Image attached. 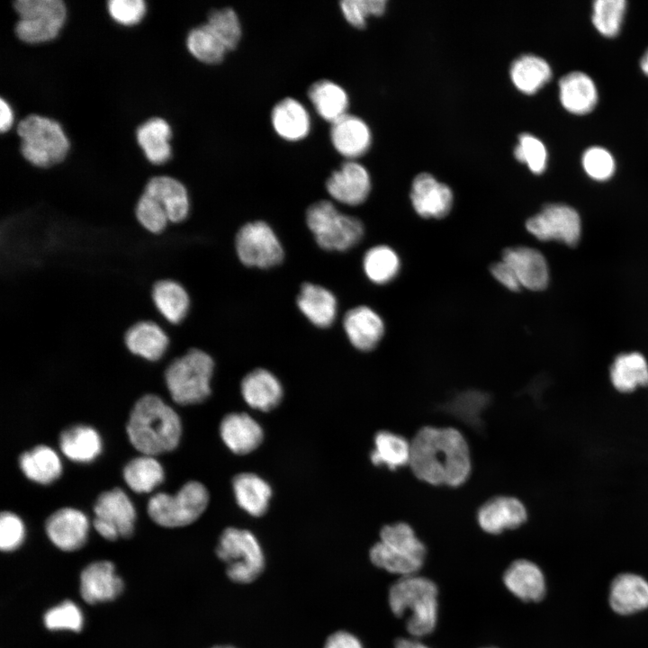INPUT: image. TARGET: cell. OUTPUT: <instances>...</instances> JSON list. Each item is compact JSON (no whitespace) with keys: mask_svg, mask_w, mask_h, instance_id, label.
<instances>
[{"mask_svg":"<svg viewBox=\"0 0 648 648\" xmlns=\"http://www.w3.org/2000/svg\"><path fill=\"white\" fill-rule=\"evenodd\" d=\"M152 304L162 320L161 324L177 326L188 317L192 298L180 282L166 278L155 282L150 290Z\"/></svg>","mask_w":648,"mask_h":648,"instance_id":"2e32d148","label":"cell"},{"mask_svg":"<svg viewBox=\"0 0 648 648\" xmlns=\"http://www.w3.org/2000/svg\"><path fill=\"white\" fill-rule=\"evenodd\" d=\"M134 216L139 225L154 236L163 234L170 225L162 205L154 197L144 192L136 202Z\"/></svg>","mask_w":648,"mask_h":648,"instance_id":"ee69618b","label":"cell"},{"mask_svg":"<svg viewBox=\"0 0 648 648\" xmlns=\"http://www.w3.org/2000/svg\"><path fill=\"white\" fill-rule=\"evenodd\" d=\"M45 530L50 540L58 548L71 552L86 544L89 522L82 511L73 508H62L47 518Z\"/></svg>","mask_w":648,"mask_h":648,"instance_id":"9a60e30c","label":"cell"},{"mask_svg":"<svg viewBox=\"0 0 648 648\" xmlns=\"http://www.w3.org/2000/svg\"><path fill=\"white\" fill-rule=\"evenodd\" d=\"M123 344L132 356L147 363H158L169 350L170 337L160 323L143 320L126 329Z\"/></svg>","mask_w":648,"mask_h":648,"instance_id":"4fadbf2b","label":"cell"},{"mask_svg":"<svg viewBox=\"0 0 648 648\" xmlns=\"http://www.w3.org/2000/svg\"><path fill=\"white\" fill-rule=\"evenodd\" d=\"M213 371L214 362L207 352L199 347H189L168 362L164 379L176 403L197 404L211 394Z\"/></svg>","mask_w":648,"mask_h":648,"instance_id":"277c9868","label":"cell"},{"mask_svg":"<svg viewBox=\"0 0 648 648\" xmlns=\"http://www.w3.org/2000/svg\"><path fill=\"white\" fill-rule=\"evenodd\" d=\"M558 86L561 104L571 113H589L598 103L596 85L584 72L572 71L564 75Z\"/></svg>","mask_w":648,"mask_h":648,"instance_id":"f546056e","label":"cell"},{"mask_svg":"<svg viewBox=\"0 0 648 648\" xmlns=\"http://www.w3.org/2000/svg\"><path fill=\"white\" fill-rule=\"evenodd\" d=\"M506 588L525 602L540 601L545 595L546 583L542 570L533 562H513L503 574Z\"/></svg>","mask_w":648,"mask_h":648,"instance_id":"83f0119b","label":"cell"},{"mask_svg":"<svg viewBox=\"0 0 648 648\" xmlns=\"http://www.w3.org/2000/svg\"><path fill=\"white\" fill-rule=\"evenodd\" d=\"M25 535L22 519L10 511L0 516V548L4 552L14 551L23 542Z\"/></svg>","mask_w":648,"mask_h":648,"instance_id":"816d5d0a","label":"cell"},{"mask_svg":"<svg viewBox=\"0 0 648 648\" xmlns=\"http://www.w3.org/2000/svg\"><path fill=\"white\" fill-rule=\"evenodd\" d=\"M14 116L13 112L8 104L3 98L0 99V130L2 132L7 131L13 125Z\"/></svg>","mask_w":648,"mask_h":648,"instance_id":"9f6ffc18","label":"cell"},{"mask_svg":"<svg viewBox=\"0 0 648 648\" xmlns=\"http://www.w3.org/2000/svg\"><path fill=\"white\" fill-rule=\"evenodd\" d=\"M62 453L70 460L88 463L102 452V439L98 432L86 425H76L65 429L59 436Z\"/></svg>","mask_w":648,"mask_h":648,"instance_id":"836d02e7","label":"cell"},{"mask_svg":"<svg viewBox=\"0 0 648 648\" xmlns=\"http://www.w3.org/2000/svg\"><path fill=\"white\" fill-rule=\"evenodd\" d=\"M488 648H492V647H488Z\"/></svg>","mask_w":648,"mask_h":648,"instance_id":"94428289","label":"cell"},{"mask_svg":"<svg viewBox=\"0 0 648 648\" xmlns=\"http://www.w3.org/2000/svg\"><path fill=\"white\" fill-rule=\"evenodd\" d=\"M270 120L274 132L289 142L302 140L311 130L309 111L293 97H285L277 102L272 108Z\"/></svg>","mask_w":648,"mask_h":648,"instance_id":"603a6c76","label":"cell"},{"mask_svg":"<svg viewBox=\"0 0 648 648\" xmlns=\"http://www.w3.org/2000/svg\"><path fill=\"white\" fill-rule=\"evenodd\" d=\"M220 435L226 446L234 454H247L263 441L261 426L248 414L232 412L220 424Z\"/></svg>","mask_w":648,"mask_h":648,"instance_id":"d4e9b609","label":"cell"},{"mask_svg":"<svg viewBox=\"0 0 648 648\" xmlns=\"http://www.w3.org/2000/svg\"><path fill=\"white\" fill-rule=\"evenodd\" d=\"M380 538L369 553L375 566L402 577L413 575L422 567L426 547L410 525L398 522L384 526Z\"/></svg>","mask_w":648,"mask_h":648,"instance_id":"5b68a950","label":"cell"},{"mask_svg":"<svg viewBox=\"0 0 648 648\" xmlns=\"http://www.w3.org/2000/svg\"><path fill=\"white\" fill-rule=\"evenodd\" d=\"M363 267L370 281L377 284H384L398 274L400 258L390 247L379 245L365 252Z\"/></svg>","mask_w":648,"mask_h":648,"instance_id":"b9f144b4","label":"cell"},{"mask_svg":"<svg viewBox=\"0 0 648 648\" xmlns=\"http://www.w3.org/2000/svg\"><path fill=\"white\" fill-rule=\"evenodd\" d=\"M527 518L524 504L517 498L497 496L484 502L477 512L480 527L489 534H500L523 525Z\"/></svg>","mask_w":648,"mask_h":648,"instance_id":"ac0fdd59","label":"cell"},{"mask_svg":"<svg viewBox=\"0 0 648 648\" xmlns=\"http://www.w3.org/2000/svg\"><path fill=\"white\" fill-rule=\"evenodd\" d=\"M389 604L398 617L407 615L406 628L417 637L433 632L437 621V587L429 579L403 576L389 591Z\"/></svg>","mask_w":648,"mask_h":648,"instance_id":"3957f363","label":"cell"},{"mask_svg":"<svg viewBox=\"0 0 648 648\" xmlns=\"http://www.w3.org/2000/svg\"><path fill=\"white\" fill-rule=\"evenodd\" d=\"M164 475L160 463L146 454L131 459L123 469L124 481L137 493L151 491L163 482Z\"/></svg>","mask_w":648,"mask_h":648,"instance_id":"ab89813d","label":"cell"},{"mask_svg":"<svg viewBox=\"0 0 648 648\" xmlns=\"http://www.w3.org/2000/svg\"><path fill=\"white\" fill-rule=\"evenodd\" d=\"M626 9L625 0H596L593 3L592 22L604 36H616Z\"/></svg>","mask_w":648,"mask_h":648,"instance_id":"bcb514c9","label":"cell"},{"mask_svg":"<svg viewBox=\"0 0 648 648\" xmlns=\"http://www.w3.org/2000/svg\"><path fill=\"white\" fill-rule=\"evenodd\" d=\"M235 246L239 260L250 267H273L284 258L281 242L265 221L256 220L242 226L237 233Z\"/></svg>","mask_w":648,"mask_h":648,"instance_id":"8fae6325","label":"cell"},{"mask_svg":"<svg viewBox=\"0 0 648 648\" xmlns=\"http://www.w3.org/2000/svg\"><path fill=\"white\" fill-rule=\"evenodd\" d=\"M307 95L315 112L326 122L333 123L347 112L349 98L338 83L320 79L311 84Z\"/></svg>","mask_w":648,"mask_h":648,"instance_id":"1f68e13d","label":"cell"},{"mask_svg":"<svg viewBox=\"0 0 648 648\" xmlns=\"http://www.w3.org/2000/svg\"><path fill=\"white\" fill-rule=\"evenodd\" d=\"M232 488L236 501L244 511L254 517L266 512L272 489L260 476L252 472L237 474L232 481Z\"/></svg>","mask_w":648,"mask_h":648,"instance_id":"d6a6232c","label":"cell"},{"mask_svg":"<svg viewBox=\"0 0 648 648\" xmlns=\"http://www.w3.org/2000/svg\"><path fill=\"white\" fill-rule=\"evenodd\" d=\"M490 403V396L480 391H466L455 395L446 404V409L466 424L478 428L482 424V415Z\"/></svg>","mask_w":648,"mask_h":648,"instance_id":"7bdbcfd3","label":"cell"},{"mask_svg":"<svg viewBox=\"0 0 648 648\" xmlns=\"http://www.w3.org/2000/svg\"><path fill=\"white\" fill-rule=\"evenodd\" d=\"M306 223L318 245L326 250L346 251L363 238L364 225L356 217L342 213L330 201L312 203Z\"/></svg>","mask_w":648,"mask_h":648,"instance_id":"52a82bcc","label":"cell"},{"mask_svg":"<svg viewBox=\"0 0 648 648\" xmlns=\"http://www.w3.org/2000/svg\"><path fill=\"white\" fill-rule=\"evenodd\" d=\"M209 492L195 481L188 482L174 495L159 492L148 502V514L164 527H180L194 522L206 509Z\"/></svg>","mask_w":648,"mask_h":648,"instance_id":"ba28073f","label":"cell"},{"mask_svg":"<svg viewBox=\"0 0 648 648\" xmlns=\"http://www.w3.org/2000/svg\"><path fill=\"white\" fill-rule=\"evenodd\" d=\"M241 394L252 409L269 411L283 398V387L279 380L266 369L257 368L248 373L241 382Z\"/></svg>","mask_w":648,"mask_h":648,"instance_id":"f1b7e54d","label":"cell"},{"mask_svg":"<svg viewBox=\"0 0 648 648\" xmlns=\"http://www.w3.org/2000/svg\"><path fill=\"white\" fill-rule=\"evenodd\" d=\"M216 553L227 564V575L238 583H249L264 569L265 557L256 536L246 529L226 528L220 536Z\"/></svg>","mask_w":648,"mask_h":648,"instance_id":"9c48e42d","label":"cell"},{"mask_svg":"<svg viewBox=\"0 0 648 648\" xmlns=\"http://www.w3.org/2000/svg\"><path fill=\"white\" fill-rule=\"evenodd\" d=\"M123 582L111 562H93L81 573L80 593L89 604L112 600L121 594Z\"/></svg>","mask_w":648,"mask_h":648,"instance_id":"44dd1931","label":"cell"},{"mask_svg":"<svg viewBox=\"0 0 648 648\" xmlns=\"http://www.w3.org/2000/svg\"><path fill=\"white\" fill-rule=\"evenodd\" d=\"M510 76L519 91L531 94L537 92L551 79L552 69L541 57L526 54L512 63Z\"/></svg>","mask_w":648,"mask_h":648,"instance_id":"74e56055","label":"cell"},{"mask_svg":"<svg viewBox=\"0 0 648 648\" xmlns=\"http://www.w3.org/2000/svg\"><path fill=\"white\" fill-rule=\"evenodd\" d=\"M142 192L154 197L166 212L170 224L184 222L191 213V200L185 185L169 176L149 178Z\"/></svg>","mask_w":648,"mask_h":648,"instance_id":"d6986e66","label":"cell"},{"mask_svg":"<svg viewBox=\"0 0 648 648\" xmlns=\"http://www.w3.org/2000/svg\"><path fill=\"white\" fill-rule=\"evenodd\" d=\"M126 431L135 449L152 456L177 446L182 424L177 413L159 396L146 394L131 409Z\"/></svg>","mask_w":648,"mask_h":648,"instance_id":"7a4b0ae2","label":"cell"},{"mask_svg":"<svg viewBox=\"0 0 648 648\" xmlns=\"http://www.w3.org/2000/svg\"><path fill=\"white\" fill-rule=\"evenodd\" d=\"M107 7L112 19L123 25L139 22L146 12V4L142 0H111Z\"/></svg>","mask_w":648,"mask_h":648,"instance_id":"f5cc1de1","label":"cell"},{"mask_svg":"<svg viewBox=\"0 0 648 648\" xmlns=\"http://www.w3.org/2000/svg\"><path fill=\"white\" fill-rule=\"evenodd\" d=\"M324 648H364L361 642L354 634L338 631L332 634L326 641Z\"/></svg>","mask_w":648,"mask_h":648,"instance_id":"11a10c76","label":"cell"},{"mask_svg":"<svg viewBox=\"0 0 648 648\" xmlns=\"http://www.w3.org/2000/svg\"><path fill=\"white\" fill-rule=\"evenodd\" d=\"M343 326L350 343L361 351L374 349L384 333L382 320L367 306L349 310L344 317Z\"/></svg>","mask_w":648,"mask_h":648,"instance_id":"4316f807","label":"cell"},{"mask_svg":"<svg viewBox=\"0 0 648 648\" xmlns=\"http://www.w3.org/2000/svg\"><path fill=\"white\" fill-rule=\"evenodd\" d=\"M409 465L422 482L459 487L471 473L468 444L454 428L423 427L410 441Z\"/></svg>","mask_w":648,"mask_h":648,"instance_id":"6da1fadb","label":"cell"},{"mask_svg":"<svg viewBox=\"0 0 648 648\" xmlns=\"http://www.w3.org/2000/svg\"><path fill=\"white\" fill-rule=\"evenodd\" d=\"M329 137L335 150L348 160L366 153L372 141L371 130L365 122L348 113L331 123Z\"/></svg>","mask_w":648,"mask_h":648,"instance_id":"7402d4cb","label":"cell"},{"mask_svg":"<svg viewBox=\"0 0 648 648\" xmlns=\"http://www.w3.org/2000/svg\"><path fill=\"white\" fill-rule=\"evenodd\" d=\"M515 158L526 164L535 174L544 171L547 164V151L544 143L536 137L523 133L518 137V143L514 149Z\"/></svg>","mask_w":648,"mask_h":648,"instance_id":"7dc6e473","label":"cell"},{"mask_svg":"<svg viewBox=\"0 0 648 648\" xmlns=\"http://www.w3.org/2000/svg\"><path fill=\"white\" fill-rule=\"evenodd\" d=\"M206 23L212 28L229 51L235 50L242 37V26L231 7L212 10Z\"/></svg>","mask_w":648,"mask_h":648,"instance_id":"f6af8a7d","label":"cell"},{"mask_svg":"<svg viewBox=\"0 0 648 648\" xmlns=\"http://www.w3.org/2000/svg\"><path fill=\"white\" fill-rule=\"evenodd\" d=\"M640 68L642 71L648 76V49L644 53L640 60Z\"/></svg>","mask_w":648,"mask_h":648,"instance_id":"680465c9","label":"cell"},{"mask_svg":"<svg viewBox=\"0 0 648 648\" xmlns=\"http://www.w3.org/2000/svg\"><path fill=\"white\" fill-rule=\"evenodd\" d=\"M326 190L335 201L350 205L364 202L371 190V178L366 168L354 160H347L334 170L326 181Z\"/></svg>","mask_w":648,"mask_h":648,"instance_id":"5bb4252c","label":"cell"},{"mask_svg":"<svg viewBox=\"0 0 648 648\" xmlns=\"http://www.w3.org/2000/svg\"><path fill=\"white\" fill-rule=\"evenodd\" d=\"M374 443V447L370 454L374 465L396 470L409 464L410 442L402 436L382 430L375 434Z\"/></svg>","mask_w":648,"mask_h":648,"instance_id":"f35d334b","label":"cell"},{"mask_svg":"<svg viewBox=\"0 0 648 648\" xmlns=\"http://www.w3.org/2000/svg\"><path fill=\"white\" fill-rule=\"evenodd\" d=\"M610 379L613 386L625 393L648 385L646 359L637 352L618 355L610 367Z\"/></svg>","mask_w":648,"mask_h":648,"instance_id":"e575fe53","label":"cell"},{"mask_svg":"<svg viewBox=\"0 0 648 648\" xmlns=\"http://www.w3.org/2000/svg\"><path fill=\"white\" fill-rule=\"evenodd\" d=\"M44 624L50 630L79 632L83 626V615L75 603L67 600L45 613Z\"/></svg>","mask_w":648,"mask_h":648,"instance_id":"681fc988","label":"cell"},{"mask_svg":"<svg viewBox=\"0 0 648 648\" xmlns=\"http://www.w3.org/2000/svg\"><path fill=\"white\" fill-rule=\"evenodd\" d=\"M502 260L512 268L522 287L532 291L546 287L548 266L538 250L527 247L508 248L502 253Z\"/></svg>","mask_w":648,"mask_h":648,"instance_id":"ffe728a7","label":"cell"},{"mask_svg":"<svg viewBox=\"0 0 648 648\" xmlns=\"http://www.w3.org/2000/svg\"><path fill=\"white\" fill-rule=\"evenodd\" d=\"M608 601L611 608L623 616L645 610L648 608V581L635 573H621L610 585Z\"/></svg>","mask_w":648,"mask_h":648,"instance_id":"484cf974","label":"cell"},{"mask_svg":"<svg viewBox=\"0 0 648 648\" xmlns=\"http://www.w3.org/2000/svg\"><path fill=\"white\" fill-rule=\"evenodd\" d=\"M394 648H428L424 644L411 639L400 638L396 640Z\"/></svg>","mask_w":648,"mask_h":648,"instance_id":"6f0895ef","label":"cell"},{"mask_svg":"<svg viewBox=\"0 0 648 648\" xmlns=\"http://www.w3.org/2000/svg\"><path fill=\"white\" fill-rule=\"evenodd\" d=\"M581 160L587 175L595 180H608L615 172V159L612 154L602 147L593 146L587 148Z\"/></svg>","mask_w":648,"mask_h":648,"instance_id":"f907efd6","label":"cell"},{"mask_svg":"<svg viewBox=\"0 0 648 648\" xmlns=\"http://www.w3.org/2000/svg\"><path fill=\"white\" fill-rule=\"evenodd\" d=\"M189 52L200 62L208 65L220 63L229 50L205 22L192 29L186 38Z\"/></svg>","mask_w":648,"mask_h":648,"instance_id":"60d3db41","label":"cell"},{"mask_svg":"<svg viewBox=\"0 0 648 648\" xmlns=\"http://www.w3.org/2000/svg\"><path fill=\"white\" fill-rule=\"evenodd\" d=\"M297 306L309 321L320 328L329 327L337 316L335 295L319 284H304L297 296Z\"/></svg>","mask_w":648,"mask_h":648,"instance_id":"4dcf8cb0","label":"cell"},{"mask_svg":"<svg viewBox=\"0 0 648 648\" xmlns=\"http://www.w3.org/2000/svg\"><path fill=\"white\" fill-rule=\"evenodd\" d=\"M94 511L95 518L112 526L120 536L128 538L134 531L135 508L120 488L104 491L97 498Z\"/></svg>","mask_w":648,"mask_h":648,"instance_id":"cb8c5ba5","label":"cell"},{"mask_svg":"<svg viewBox=\"0 0 648 648\" xmlns=\"http://www.w3.org/2000/svg\"><path fill=\"white\" fill-rule=\"evenodd\" d=\"M494 278L510 291L518 292L522 287L512 268L503 260L490 266Z\"/></svg>","mask_w":648,"mask_h":648,"instance_id":"db71d44e","label":"cell"},{"mask_svg":"<svg viewBox=\"0 0 648 648\" xmlns=\"http://www.w3.org/2000/svg\"><path fill=\"white\" fill-rule=\"evenodd\" d=\"M213 648H233V647H230V646H216V647H213Z\"/></svg>","mask_w":648,"mask_h":648,"instance_id":"91938a15","label":"cell"},{"mask_svg":"<svg viewBox=\"0 0 648 648\" xmlns=\"http://www.w3.org/2000/svg\"><path fill=\"white\" fill-rule=\"evenodd\" d=\"M21 152L31 164L50 167L61 162L69 148L68 140L58 122L48 117L31 114L17 125Z\"/></svg>","mask_w":648,"mask_h":648,"instance_id":"8992f818","label":"cell"},{"mask_svg":"<svg viewBox=\"0 0 648 648\" xmlns=\"http://www.w3.org/2000/svg\"><path fill=\"white\" fill-rule=\"evenodd\" d=\"M171 129L168 123L158 117L151 118L137 129V140L148 160L159 165L171 156L169 140Z\"/></svg>","mask_w":648,"mask_h":648,"instance_id":"8d00e7d4","label":"cell"},{"mask_svg":"<svg viewBox=\"0 0 648 648\" xmlns=\"http://www.w3.org/2000/svg\"><path fill=\"white\" fill-rule=\"evenodd\" d=\"M19 464L24 475L32 482L50 484L61 474L62 464L57 453L40 445L21 454Z\"/></svg>","mask_w":648,"mask_h":648,"instance_id":"d590c367","label":"cell"},{"mask_svg":"<svg viewBox=\"0 0 648 648\" xmlns=\"http://www.w3.org/2000/svg\"><path fill=\"white\" fill-rule=\"evenodd\" d=\"M526 227L539 240H558L568 246L578 243L581 230L578 212L562 203L545 205L526 220Z\"/></svg>","mask_w":648,"mask_h":648,"instance_id":"7c38bea8","label":"cell"},{"mask_svg":"<svg viewBox=\"0 0 648 648\" xmlns=\"http://www.w3.org/2000/svg\"><path fill=\"white\" fill-rule=\"evenodd\" d=\"M386 4L385 0H344L339 3V7L350 25L362 29L369 16H379L384 13Z\"/></svg>","mask_w":648,"mask_h":648,"instance_id":"c3c4849f","label":"cell"},{"mask_svg":"<svg viewBox=\"0 0 648 648\" xmlns=\"http://www.w3.org/2000/svg\"><path fill=\"white\" fill-rule=\"evenodd\" d=\"M410 199L419 216L440 219L446 216L452 208L453 193L432 175L421 173L412 182Z\"/></svg>","mask_w":648,"mask_h":648,"instance_id":"e0dca14e","label":"cell"},{"mask_svg":"<svg viewBox=\"0 0 648 648\" xmlns=\"http://www.w3.org/2000/svg\"><path fill=\"white\" fill-rule=\"evenodd\" d=\"M14 6L19 16L15 33L27 43L54 39L66 19V6L61 0H18Z\"/></svg>","mask_w":648,"mask_h":648,"instance_id":"30bf717a","label":"cell"}]
</instances>
